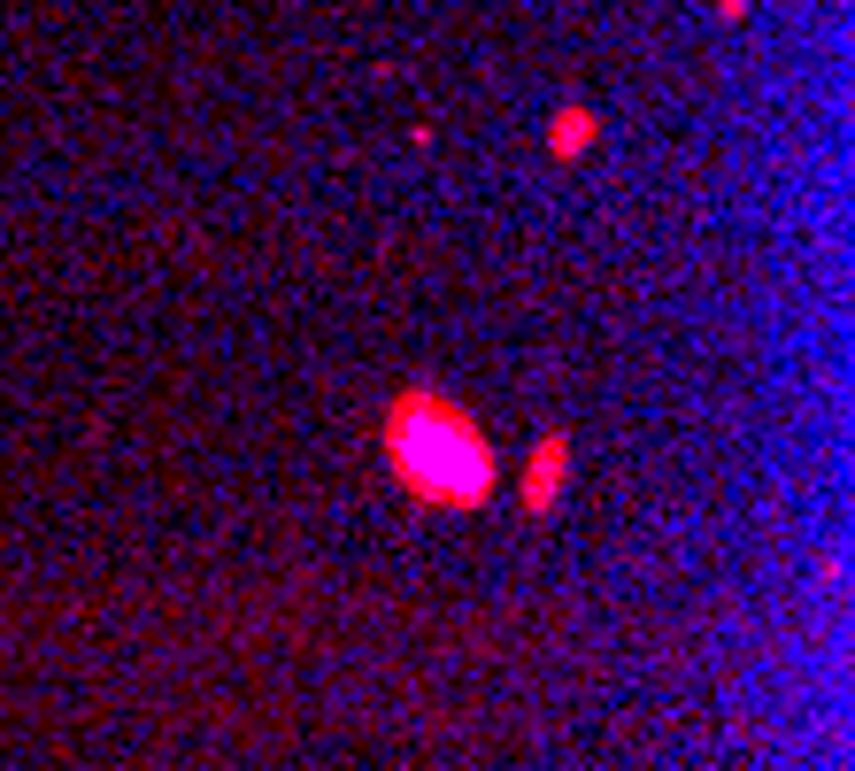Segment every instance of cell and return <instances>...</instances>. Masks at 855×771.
I'll return each mask as SVG.
<instances>
[{
  "mask_svg": "<svg viewBox=\"0 0 855 771\" xmlns=\"http://www.w3.org/2000/svg\"><path fill=\"white\" fill-rule=\"evenodd\" d=\"M386 463H393V478L416 501H432V509H478L501 486V463H493L486 433L455 401H440V394L393 401V416H386Z\"/></svg>",
  "mask_w": 855,
  "mask_h": 771,
  "instance_id": "cell-1",
  "label": "cell"
},
{
  "mask_svg": "<svg viewBox=\"0 0 855 771\" xmlns=\"http://www.w3.org/2000/svg\"><path fill=\"white\" fill-rule=\"evenodd\" d=\"M548 139H555V154H578V147L593 139V116H586V109H570V116H555V132H548Z\"/></svg>",
  "mask_w": 855,
  "mask_h": 771,
  "instance_id": "cell-3",
  "label": "cell"
},
{
  "mask_svg": "<svg viewBox=\"0 0 855 771\" xmlns=\"http://www.w3.org/2000/svg\"><path fill=\"white\" fill-rule=\"evenodd\" d=\"M555 471H563V440H548V448L532 456V478H525V501H532V509L555 501Z\"/></svg>",
  "mask_w": 855,
  "mask_h": 771,
  "instance_id": "cell-2",
  "label": "cell"
}]
</instances>
